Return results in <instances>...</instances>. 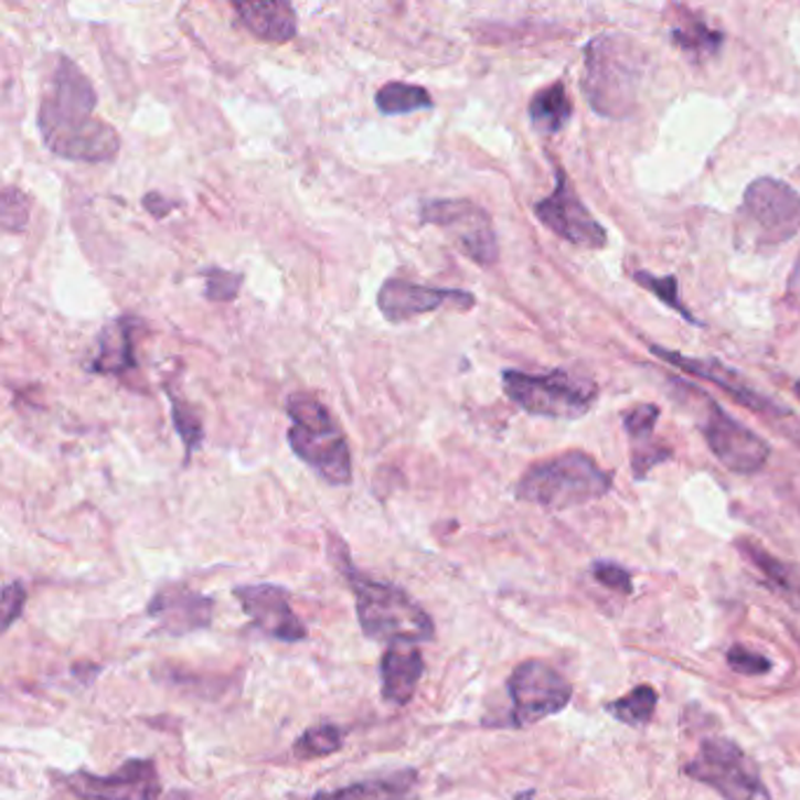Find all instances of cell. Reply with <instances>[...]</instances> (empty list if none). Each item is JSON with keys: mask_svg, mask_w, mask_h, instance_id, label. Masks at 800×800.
Here are the masks:
<instances>
[{"mask_svg": "<svg viewBox=\"0 0 800 800\" xmlns=\"http://www.w3.org/2000/svg\"><path fill=\"white\" fill-rule=\"evenodd\" d=\"M135 318H120L110 322L99 337L97 360L92 371L97 374H127L137 369L135 360Z\"/></svg>", "mask_w": 800, "mask_h": 800, "instance_id": "7402d4cb", "label": "cell"}, {"mask_svg": "<svg viewBox=\"0 0 800 800\" xmlns=\"http://www.w3.org/2000/svg\"><path fill=\"white\" fill-rule=\"evenodd\" d=\"M533 212L554 235L570 242V245L589 249H599L606 245V228L589 214L564 170L556 172L554 193L541 202H535Z\"/></svg>", "mask_w": 800, "mask_h": 800, "instance_id": "7c38bea8", "label": "cell"}, {"mask_svg": "<svg viewBox=\"0 0 800 800\" xmlns=\"http://www.w3.org/2000/svg\"><path fill=\"white\" fill-rule=\"evenodd\" d=\"M242 285V277L228 270H218V268H210L207 270V294L210 301H233Z\"/></svg>", "mask_w": 800, "mask_h": 800, "instance_id": "d6a6232c", "label": "cell"}, {"mask_svg": "<svg viewBox=\"0 0 800 800\" xmlns=\"http://www.w3.org/2000/svg\"><path fill=\"white\" fill-rule=\"evenodd\" d=\"M570 116H573V104L566 95L564 83H554L541 89L529 104L531 125L541 135L562 132V129L570 122Z\"/></svg>", "mask_w": 800, "mask_h": 800, "instance_id": "603a6c76", "label": "cell"}, {"mask_svg": "<svg viewBox=\"0 0 800 800\" xmlns=\"http://www.w3.org/2000/svg\"><path fill=\"white\" fill-rule=\"evenodd\" d=\"M650 350H653L660 360H664L669 364H674L676 369L685 371V374L700 376L704 381H710V383L723 387L725 393H728L735 402H739V404H744L747 408H751V412H758V414H779V412H787V408L777 406L766 395L756 393V390L751 385H747V383L742 381V376L737 374V371H733V369H728L725 364H721L718 360H693V358H683V355H679V352H672V350L660 348V345H653Z\"/></svg>", "mask_w": 800, "mask_h": 800, "instance_id": "e0dca14e", "label": "cell"}, {"mask_svg": "<svg viewBox=\"0 0 800 800\" xmlns=\"http://www.w3.org/2000/svg\"><path fill=\"white\" fill-rule=\"evenodd\" d=\"M57 781L83 800H158L162 785L151 758H129L114 775L85 770L57 775Z\"/></svg>", "mask_w": 800, "mask_h": 800, "instance_id": "8fae6325", "label": "cell"}, {"mask_svg": "<svg viewBox=\"0 0 800 800\" xmlns=\"http://www.w3.org/2000/svg\"><path fill=\"white\" fill-rule=\"evenodd\" d=\"M235 599L239 601L247 618L264 631L266 637L299 643L308 637L306 625L296 616L289 604V591L277 585H239L235 587Z\"/></svg>", "mask_w": 800, "mask_h": 800, "instance_id": "5bb4252c", "label": "cell"}, {"mask_svg": "<svg viewBox=\"0 0 800 800\" xmlns=\"http://www.w3.org/2000/svg\"><path fill=\"white\" fill-rule=\"evenodd\" d=\"M287 414L291 418L287 435L291 451L333 487L350 483V446L339 420L329 414V408L308 393H294L287 399Z\"/></svg>", "mask_w": 800, "mask_h": 800, "instance_id": "277c9868", "label": "cell"}, {"mask_svg": "<svg viewBox=\"0 0 800 800\" xmlns=\"http://www.w3.org/2000/svg\"><path fill=\"white\" fill-rule=\"evenodd\" d=\"M685 775L712 787L725 800H772L756 762L733 739H704L685 766Z\"/></svg>", "mask_w": 800, "mask_h": 800, "instance_id": "ba28073f", "label": "cell"}, {"mask_svg": "<svg viewBox=\"0 0 800 800\" xmlns=\"http://www.w3.org/2000/svg\"><path fill=\"white\" fill-rule=\"evenodd\" d=\"M148 618H153L158 627L167 634L181 637L189 631H198L212 625L214 601L204 594H198L189 587L170 585L162 587L156 597L148 601Z\"/></svg>", "mask_w": 800, "mask_h": 800, "instance_id": "2e32d148", "label": "cell"}, {"mask_svg": "<svg viewBox=\"0 0 800 800\" xmlns=\"http://www.w3.org/2000/svg\"><path fill=\"white\" fill-rule=\"evenodd\" d=\"M24 606H26V589H24V585L22 583H10V585H6V589H3V601H0V608H3V622H0V627H3V631H8L14 620L22 618Z\"/></svg>", "mask_w": 800, "mask_h": 800, "instance_id": "e575fe53", "label": "cell"}, {"mask_svg": "<svg viewBox=\"0 0 800 800\" xmlns=\"http://www.w3.org/2000/svg\"><path fill=\"white\" fill-rule=\"evenodd\" d=\"M97 92L68 57H60L39 106L43 143L54 156L73 162L102 164L118 158L120 137L95 116Z\"/></svg>", "mask_w": 800, "mask_h": 800, "instance_id": "6da1fadb", "label": "cell"}, {"mask_svg": "<svg viewBox=\"0 0 800 800\" xmlns=\"http://www.w3.org/2000/svg\"><path fill=\"white\" fill-rule=\"evenodd\" d=\"M658 706V693L655 687L650 685H639L631 691L629 695L610 702L608 704V714L616 716L618 721L627 723V725H643L655 714Z\"/></svg>", "mask_w": 800, "mask_h": 800, "instance_id": "4316f807", "label": "cell"}, {"mask_svg": "<svg viewBox=\"0 0 800 800\" xmlns=\"http://www.w3.org/2000/svg\"><path fill=\"white\" fill-rule=\"evenodd\" d=\"M233 10L237 12L245 29L260 41L287 43L299 31L294 8L289 3H282V0H270V3H233Z\"/></svg>", "mask_w": 800, "mask_h": 800, "instance_id": "ffe728a7", "label": "cell"}, {"mask_svg": "<svg viewBox=\"0 0 800 800\" xmlns=\"http://www.w3.org/2000/svg\"><path fill=\"white\" fill-rule=\"evenodd\" d=\"M29 212H31L29 198L20 189H14V185H8V189L3 191V212H0L3 228L8 233L24 231L29 223Z\"/></svg>", "mask_w": 800, "mask_h": 800, "instance_id": "4dcf8cb0", "label": "cell"}, {"mask_svg": "<svg viewBox=\"0 0 800 800\" xmlns=\"http://www.w3.org/2000/svg\"><path fill=\"white\" fill-rule=\"evenodd\" d=\"M612 477L583 451H568L537 462L519 479L516 498L547 510H568L604 498Z\"/></svg>", "mask_w": 800, "mask_h": 800, "instance_id": "5b68a950", "label": "cell"}, {"mask_svg": "<svg viewBox=\"0 0 800 800\" xmlns=\"http://www.w3.org/2000/svg\"><path fill=\"white\" fill-rule=\"evenodd\" d=\"M172 402V423H174V430L179 433L183 446H185V462H191V456L200 449L202 441H204V427H202V420L200 416L193 412V408L185 404V402H179L174 395L170 397Z\"/></svg>", "mask_w": 800, "mask_h": 800, "instance_id": "83f0119b", "label": "cell"}, {"mask_svg": "<svg viewBox=\"0 0 800 800\" xmlns=\"http://www.w3.org/2000/svg\"><path fill=\"white\" fill-rule=\"evenodd\" d=\"M591 575L597 578V583H601L604 587H608L612 591L631 594V589H634V583H631V573L627 568L618 566V564H610V562L594 564Z\"/></svg>", "mask_w": 800, "mask_h": 800, "instance_id": "836d02e7", "label": "cell"}, {"mask_svg": "<svg viewBox=\"0 0 800 800\" xmlns=\"http://www.w3.org/2000/svg\"><path fill=\"white\" fill-rule=\"evenodd\" d=\"M420 218L441 228L454 245L479 266L498 260V239L487 210L470 200H433L423 202Z\"/></svg>", "mask_w": 800, "mask_h": 800, "instance_id": "30bf717a", "label": "cell"}, {"mask_svg": "<svg viewBox=\"0 0 800 800\" xmlns=\"http://www.w3.org/2000/svg\"><path fill=\"white\" fill-rule=\"evenodd\" d=\"M341 747H343V730L339 725L322 723V725H312V728H308L299 739H296L294 756L301 760L324 758L337 754Z\"/></svg>", "mask_w": 800, "mask_h": 800, "instance_id": "484cf974", "label": "cell"}, {"mask_svg": "<svg viewBox=\"0 0 800 800\" xmlns=\"http://www.w3.org/2000/svg\"><path fill=\"white\" fill-rule=\"evenodd\" d=\"M441 306H456L458 310L474 308V296L462 289L425 287L406 280H387L378 289V310L390 322L402 324L425 312H435Z\"/></svg>", "mask_w": 800, "mask_h": 800, "instance_id": "9a60e30c", "label": "cell"}, {"mask_svg": "<svg viewBox=\"0 0 800 800\" xmlns=\"http://www.w3.org/2000/svg\"><path fill=\"white\" fill-rule=\"evenodd\" d=\"M739 550L749 556V559L760 568V573H766L768 578L777 585V587H785V589H800V578H798V570L777 562L775 556H770L766 550H760L751 543H739Z\"/></svg>", "mask_w": 800, "mask_h": 800, "instance_id": "f1b7e54d", "label": "cell"}, {"mask_svg": "<svg viewBox=\"0 0 800 800\" xmlns=\"http://www.w3.org/2000/svg\"><path fill=\"white\" fill-rule=\"evenodd\" d=\"M658 416L660 408L653 404L634 406L631 412L622 416L627 437L631 439V468H634V474L639 479L646 477V472L653 470L658 462H664L669 456H672V451L655 444L653 439Z\"/></svg>", "mask_w": 800, "mask_h": 800, "instance_id": "d6986e66", "label": "cell"}, {"mask_svg": "<svg viewBox=\"0 0 800 800\" xmlns=\"http://www.w3.org/2000/svg\"><path fill=\"white\" fill-rule=\"evenodd\" d=\"M329 556L352 589L358 620L366 639L385 641L390 646H416L435 639V622L423 606L397 585L366 578L364 573L352 566L348 550L339 537H331Z\"/></svg>", "mask_w": 800, "mask_h": 800, "instance_id": "7a4b0ae2", "label": "cell"}, {"mask_svg": "<svg viewBox=\"0 0 800 800\" xmlns=\"http://www.w3.org/2000/svg\"><path fill=\"white\" fill-rule=\"evenodd\" d=\"M728 664L733 672H737L742 676H760V674H768L772 669V662L768 658H762L760 653H754V650L744 648V646H733L728 650Z\"/></svg>", "mask_w": 800, "mask_h": 800, "instance_id": "1f68e13d", "label": "cell"}, {"mask_svg": "<svg viewBox=\"0 0 800 800\" xmlns=\"http://www.w3.org/2000/svg\"><path fill=\"white\" fill-rule=\"evenodd\" d=\"M789 291L800 296V256L796 258V266H793L791 277H789Z\"/></svg>", "mask_w": 800, "mask_h": 800, "instance_id": "d590c367", "label": "cell"}, {"mask_svg": "<svg viewBox=\"0 0 800 800\" xmlns=\"http://www.w3.org/2000/svg\"><path fill=\"white\" fill-rule=\"evenodd\" d=\"M672 41L687 54L704 57V54H716L723 45V33L714 31L710 24L697 20V17L685 14L674 26Z\"/></svg>", "mask_w": 800, "mask_h": 800, "instance_id": "d4e9b609", "label": "cell"}, {"mask_svg": "<svg viewBox=\"0 0 800 800\" xmlns=\"http://www.w3.org/2000/svg\"><path fill=\"white\" fill-rule=\"evenodd\" d=\"M502 390L524 412L564 420L583 418L599 395L597 383L573 376L568 371H552V374L541 376L524 374V371H505Z\"/></svg>", "mask_w": 800, "mask_h": 800, "instance_id": "52a82bcc", "label": "cell"}, {"mask_svg": "<svg viewBox=\"0 0 800 800\" xmlns=\"http://www.w3.org/2000/svg\"><path fill=\"white\" fill-rule=\"evenodd\" d=\"M634 280H637L639 287H643L648 291H653L662 303H666L669 308H674L681 314V318H685V322L700 324L695 320V314L691 310H687L681 303V299H679V282H676V277H655V275H650L646 270H637L634 273Z\"/></svg>", "mask_w": 800, "mask_h": 800, "instance_id": "f546056e", "label": "cell"}, {"mask_svg": "<svg viewBox=\"0 0 800 800\" xmlns=\"http://www.w3.org/2000/svg\"><path fill=\"white\" fill-rule=\"evenodd\" d=\"M418 770L404 768L364 781H352V785L333 791H320L312 796V800H414Z\"/></svg>", "mask_w": 800, "mask_h": 800, "instance_id": "44dd1931", "label": "cell"}, {"mask_svg": "<svg viewBox=\"0 0 800 800\" xmlns=\"http://www.w3.org/2000/svg\"><path fill=\"white\" fill-rule=\"evenodd\" d=\"M796 393H798V397H800V383L796 385Z\"/></svg>", "mask_w": 800, "mask_h": 800, "instance_id": "8d00e7d4", "label": "cell"}, {"mask_svg": "<svg viewBox=\"0 0 800 800\" xmlns=\"http://www.w3.org/2000/svg\"><path fill=\"white\" fill-rule=\"evenodd\" d=\"M704 439L725 468L739 474L758 472L770 456L766 439L730 418L714 402H710V414L704 420Z\"/></svg>", "mask_w": 800, "mask_h": 800, "instance_id": "4fadbf2b", "label": "cell"}, {"mask_svg": "<svg viewBox=\"0 0 800 800\" xmlns=\"http://www.w3.org/2000/svg\"><path fill=\"white\" fill-rule=\"evenodd\" d=\"M425 672L423 653L416 646H390L381 660V693L390 704L404 706L414 700Z\"/></svg>", "mask_w": 800, "mask_h": 800, "instance_id": "ac0fdd59", "label": "cell"}, {"mask_svg": "<svg viewBox=\"0 0 800 800\" xmlns=\"http://www.w3.org/2000/svg\"><path fill=\"white\" fill-rule=\"evenodd\" d=\"M508 693L512 700L514 725L529 728V725L564 712L573 697V687L547 662L526 660L512 672Z\"/></svg>", "mask_w": 800, "mask_h": 800, "instance_id": "9c48e42d", "label": "cell"}, {"mask_svg": "<svg viewBox=\"0 0 800 800\" xmlns=\"http://www.w3.org/2000/svg\"><path fill=\"white\" fill-rule=\"evenodd\" d=\"M739 247L770 252L800 233V195L789 183L756 179L737 212Z\"/></svg>", "mask_w": 800, "mask_h": 800, "instance_id": "8992f818", "label": "cell"}, {"mask_svg": "<svg viewBox=\"0 0 800 800\" xmlns=\"http://www.w3.org/2000/svg\"><path fill=\"white\" fill-rule=\"evenodd\" d=\"M376 106L383 116H406L416 110H430L435 99L420 85L387 83L376 92Z\"/></svg>", "mask_w": 800, "mask_h": 800, "instance_id": "cb8c5ba5", "label": "cell"}, {"mask_svg": "<svg viewBox=\"0 0 800 800\" xmlns=\"http://www.w3.org/2000/svg\"><path fill=\"white\" fill-rule=\"evenodd\" d=\"M646 57L625 35H597L585 47L583 89L589 106L606 118H625L637 104Z\"/></svg>", "mask_w": 800, "mask_h": 800, "instance_id": "3957f363", "label": "cell"}]
</instances>
